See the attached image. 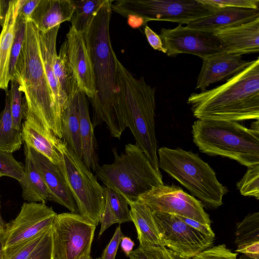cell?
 Returning <instances> with one entry per match:
<instances>
[{
  "label": "cell",
  "mask_w": 259,
  "mask_h": 259,
  "mask_svg": "<svg viewBox=\"0 0 259 259\" xmlns=\"http://www.w3.org/2000/svg\"><path fill=\"white\" fill-rule=\"evenodd\" d=\"M3 176L0 174V178H1ZM1 209V205H0ZM6 228V224L5 223L3 219H2L1 210H0V231L2 232H4Z\"/></svg>",
  "instance_id": "cell-48"
},
{
  "label": "cell",
  "mask_w": 259,
  "mask_h": 259,
  "mask_svg": "<svg viewBox=\"0 0 259 259\" xmlns=\"http://www.w3.org/2000/svg\"><path fill=\"white\" fill-rule=\"evenodd\" d=\"M115 62L118 115L125 121L134 137L135 145L152 165L159 169L155 123V88L148 84L144 77L134 76L116 55Z\"/></svg>",
  "instance_id": "cell-4"
},
{
  "label": "cell",
  "mask_w": 259,
  "mask_h": 259,
  "mask_svg": "<svg viewBox=\"0 0 259 259\" xmlns=\"http://www.w3.org/2000/svg\"><path fill=\"white\" fill-rule=\"evenodd\" d=\"M23 118L21 132L22 141L57 165L60 161L59 145L62 139L31 114L23 112Z\"/></svg>",
  "instance_id": "cell-19"
},
{
  "label": "cell",
  "mask_w": 259,
  "mask_h": 259,
  "mask_svg": "<svg viewBox=\"0 0 259 259\" xmlns=\"http://www.w3.org/2000/svg\"><path fill=\"white\" fill-rule=\"evenodd\" d=\"M21 0L11 1L0 34V88L8 90L10 81V61L15 37V25Z\"/></svg>",
  "instance_id": "cell-24"
},
{
  "label": "cell",
  "mask_w": 259,
  "mask_h": 259,
  "mask_svg": "<svg viewBox=\"0 0 259 259\" xmlns=\"http://www.w3.org/2000/svg\"><path fill=\"white\" fill-rule=\"evenodd\" d=\"M96 228L78 213L57 214L52 225L53 259H77L91 251Z\"/></svg>",
  "instance_id": "cell-10"
},
{
  "label": "cell",
  "mask_w": 259,
  "mask_h": 259,
  "mask_svg": "<svg viewBox=\"0 0 259 259\" xmlns=\"http://www.w3.org/2000/svg\"><path fill=\"white\" fill-rule=\"evenodd\" d=\"M96 259H101V257H98V258H97Z\"/></svg>",
  "instance_id": "cell-51"
},
{
  "label": "cell",
  "mask_w": 259,
  "mask_h": 259,
  "mask_svg": "<svg viewBox=\"0 0 259 259\" xmlns=\"http://www.w3.org/2000/svg\"><path fill=\"white\" fill-rule=\"evenodd\" d=\"M112 152L113 162L99 165L96 171V176L106 187L136 200L153 188L163 185L159 169L152 165L135 144H126L120 155L116 147Z\"/></svg>",
  "instance_id": "cell-7"
},
{
  "label": "cell",
  "mask_w": 259,
  "mask_h": 259,
  "mask_svg": "<svg viewBox=\"0 0 259 259\" xmlns=\"http://www.w3.org/2000/svg\"><path fill=\"white\" fill-rule=\"evenodd\" d=\"M53 70L58 85L60 105L63 111L70 97L79 90L69 62L66 40L61 45L59 54L55 56Z\"/></svg>",
  "instance_id": "cell-27"
},
{
  "label": "cell",
  "mask_w": 259,
  "mask_h": 259,
  "mask_svg": "<svg viewBox=\"0 0 259 259\" xmlns=\"http://www.w3.org/2000/svg\"><path fill=\"white\" fill-rule=\"evenodd\" d=\"M241 195L259 199V164L247 168L243 178L236 184Z\"/></svg>",
  "instance_id": "cell-34"
},
{
  "label": "cell",
  "mask_w": 259,
  "mask_h": 259,
  "mask_svg": "<svg viewBox=\"0 0 259 259\" xmlns=\"http://www.w3.org/2000/svg\"><path fill=\"white\" fill-rule=\"evenodd\" d=\"M237 255L222 244L211 246L190 259H237Z\"/></svg>",
  "instance_id": "cell-38"
},
{
  "label": "cell",
  "mask_w": 259,
  "mask_h": 259,
  "mask_svg": "<svg viewBox=\"0 0 259 259\" xmlns=\"http://www.w3.org/2000/svg\"><path fill=\"white\" fill-rule=\"evenodd\" d=\"M60 161L57 165L77 206L79 213L96 226L105 206V188L67 144L59 145Z\"/></svg>",
  "instance_id": "cell-9"
},
{
  "label": "cell",
  "mask_w": 259,
  "mask_h": 259,
  "mask_svg": "<svg viewBox=\"0 0 259 259\" xmlns=\"http://www.w3.org/2000/svg\"><path fill=\"white\" fill-rule=\"evenodd\" d=\"M187 103L198 119L240 121L259 119V58L224 84L192 93Z\"/></svg>",
  "instance_id": "cell-2"
},
{
  "label": "cell",
  "mask_w": 259,
  "mask_h": 259,
  "mask_svg": "<svg viewBox=\"0 0 259 259\" xmlns=\"http://www.w3.org/2000/svg\"><path fill=\"white\" fill-rule=\"evenodd\" d=\"M27 19L18 14L15 37L11 50L10 61V76L12 75L24 41Z\"/></svg>",
  "instance_id": "cell-37"
},
{
  "label": "cell",
  "mask_w": 259,
  "mask_h": 259,
  "mask_svg": "<svg viewBox=\"0 0 259 259\" xmlns=\"http://www.w3.org/2000/svg\"><path fill=\"white\" fill-rule=\"evenodd\" d=\"M105 206L100 220V236L111 225L132 222L130 209L124 196L105 186Z\"/></svg>",
  "instance_id": "cell-28"
},
{
  "label": "cell",
  "mask_w": 259,
  "mask_h": 259,
  "mask_svg": "<svg viewBox=\"0 0 259 259\" xmlns=\"http://www.w3.org/2000/svg\"><path fill=\"white\" fill-rule=\"evenodd\" d=\"M138 200L147 205L153 212H164L194 220L211 226L208 214L202 202L175 185L153 188L140 195Z\"/></svg>",
  "instance_id": "cell-12"
},
{
  "label": "cell",
  "mask_w": 259,
  "mask_h": 259,
  "mask_svg": "<svg viewBox=\"0 0 259 259\" xmlns=\"http://www.w3.org/2000/svg\"><path fill=\"white\" fill-rule=\"evenodd\" d=\"M3 232L0 231V259H5V251L3 241Z\"/></svg>",
  "instance_id": "cell-47"
},
{
  "label": "cell",
  "mask_w": 259,
  "mask_h": 259,
  "mask_svg": "<svg viewBox=\"0 0 259 259\" xmlns=\"http://www.w3.org/2000/svg\"><path fill=\"white\" fill-rule=\"evenodd\" d=\"M123 236L120 226H117L112 238L104 249L101 259H115L121 239Z\"/></svg>",
  "instance_id": "cell-41"
},
{
  "label": "cell",
  "mask_w": 259,
  "mask_h": 259,
  "mask_svg": "<svg viewBox=\"0 0 259 259\" xmlns=\"http://www.w3.org/2000/svg\"><path fill=\"white\" fill-rule=\"evenodd\" d=\"M202 65L197 77L195 90L204 91L210 84L233 76L247 67L251 62L243 60L242 56L225 52L202 59Z\"/></svg>",
  "instance_id": "cell-18"
},
{
  "label": "cell",
  "mask_w": 259,
  "mask_h": 259,
  "mask_svg": "<svg viewBox=\"0 0 259 259\" xmlns=\"http://www.w3.org/2000/svg\"><path fill=\"white\" fill-rule=\"evenodd\" d=\"M135 246L134 242L128 237L123 236L120 242V247L126 256L133 251Z\"/></svg>",
  "instance_id": "cell-45"
},
{
  "label": "cell",
  "mask_w": 259,
  "mask_h": 259,
  "mask_svg": "<svg viewBox=\"0 0 259 259\" xmlns=\"http://www.w3.org/2000/svg\"><path fill=\"white\" fill-rule=\"evenodd\" d=\"M159 36L166 54L169 57L189 54L202 59L223 52L218 39L212 33L181 24L172 29L161 28Z\"/></svg>",
  "instance_id": "cell-13"
},
{
  "label": "cell",
  "mask_w": 259,
  "mask_h": 259,
  "mask_svg": "<svg viewBox=\"0 0 259 259\" xmlns=\"http://www.w3.org/2000/svg\"><path fill=\"white\" fill-rule=\"evenodd\" d=\"M125 198L137 230L139 246H163L158 227L150 208L138 200Z\"/></svg>",
  "instance_id": "cell-21"
},
{
  "label": "cell",
  "mask_w": 259,
  "mask_h": 259,
  "mask_svg": "<svg viewBox=\"0 0 259 259\" xmlns=\"http://www.w3.org/2000/svg\"><path fill=\"white\" fill-rule=\"evenodd\" d=\"M128 257L130 259H185L164 246H139Z\"/></svg>",
  "instance_id": "cell-33"
},
{
  "label": "cell",
  "mask_w": 259,
  "mask_h": 259,
  "mask_svg": "<svg viewBox=\"0 0 259 259\" xmlns=\"http://www.w3.org/2000/svg\"><path fill=\"white\" fill-rule=\"evenodd\" d=\"M24 154L33 163L49 191V201L55 202L78 213V209L71 191L58 166L45 156L24 144Z\"/></svg>",
  "instance_id": "cell-16"
},
{
  "label": "cell",
  "mask_w": 259,
  "mask_h": 259,
  "mask_svg": "<svg viewBox=\"0 0 259 259\" xmlns=\"http://www.w3.org/2000/svg\"><path fill=\"white\" fill-rule=\"evenodd\" d=\"M177 216L186 224L190 226L195 229L206 235L215 238L214 233L210 226L203 225L191 219L179 215Z\"/></svg>",
  "instance_id": "cell-44"
},
{
  "label": "cell",
  "mask_w": 259,
  "mask_h": 259,
  "mask_svg": "<svg viewBox=\"0 0 259 259\" xmlns=\"http://www.w3.org/2000/svg\"><path fill=\"white\" fill-rule=\"evenodd\" d=\"M203 3L219 7L258 9L259 0H201Z\"/></svg>",
  "instance_id": "cell-40"
},
{
  "label": "cell",
  "mask_w": 259,
  "mask_h": 259,
  "mask_svg": "<svg viewBox=\"0 0 259 259\" xmlns=\"http://www.w3.org/2000/svg\"><path fill=\"white\" fill-rule=\"evenodd\" d=\"M91 252L88 251L80 255L77 259H94L91 256Z\"/></svg>",
  "instance_id": "cell-49"
},
{
  "label": "cell",
  "mask_w": 259,
  "mask_h": 259,
  "mask_svg": "<svg viewBox=\"0 0 259 259\" xmlns=\"http://www.w3.org/2000/svg\"><path fill=\"white\" fill-rule=\"evenodd\" d=\"M10 79L15 80L19 90L24 94L23 112L33 115L62 139V113L46 74L38 29L31 19L27 20L22 49Z\"/></svg>",
  "instance_id": "cell-3"
},
{
  "label": "cell",
  "mask_w": 259,
  "mask_h": 259,
  "mask_svg": "<svg viewBox=\"0 0 259 259\" xmlns=\"http://www.w3.org/2000/svg\"><path fill=\"white\" fill-rule=\"evenodd\" d=\"M73 11L71 0H40L30 19L39 30L46 32L69 21Z\"/></svg>",
  "instance_id": "cell-22"
},
{
  "label": "cell",
  "mask_w": 259,
  "mask_h": 259,
  "mask_svg": "<svg viewBox=\"0 0 259 259\" xmlns=\"http://www.w3.org/2000/svg\"><path fill=\"white\" fill-rule=\"evenodd\" d=\"M106 0L83 33L94 74L96 97L92 102L94 127L105 122L112 137L120 139L126 126L116 106L115 53L110 40L111 3Z\"/></svg>",
  "instance_id": "cell-1"
},
{
  "label": "cell",
  "mask_w": 259,
  "mask_h": 259,
  "mask_svg": "<svg viewBox=\"0 0 259 259\" xmlns=\"http://www.w3.org/2000/svg\"><path fill=\"white\" fill-rule=\"evenodd\" d=\"M67 55L79 91L92 102L96 98L94 74L83 33L71 26L66 34Z\"/></svg>",
  "instance_id": "cell-15"
},
{
  "label": "cell",
  "mask_w": 259,
  "mask_h": 259,
  "mask_svg": "<svg viewBox=\"0 0 259 259\" xmlns=\"http://www.w3.org/2000/svg\"><path fill=\"white\" fill-rule=\"evenodd\" d=\"M57 213L46 203L25 202L3 232L4 248L32 238L51 227Z\"/></svg>",
  "instance_id": "cell-14"
},
{
  "label": "cell",
  "mask_w": 259,
  "mask_h": 259,
  "mask_svg": "<svg viewBox=\"0 0 259 259\" xmlns=\"http://www.w3.org/2000/svg\"><path fill=\"white\" fill-rule=\"evenodd\" d=\"M223 52L242 56L259 51V17L240 25L227 27L212 33Z\"/></svg>",
  "instance_id": "cell-17"
},
{
  "label": "cell",
  "mask_w": 259,
  "mask_h": 259,
  "mask_svg": "<svg viewBox=\"0 0 259 259\" xmlns=\"http://www.w3.org/2000/svg\"><path fill=\"white\" fill-rule=\"evenodd\" d=\"M79 90L70 97L61 115L62 140L82 160L80 121L78 108Z\"/></svg>",
  "instance_id": "cell-26"
},
{
  "label": "cell",
  "mask_w": 259,
  "mask_h": 259,
  "mask_svg": "<svg viewBox=\"0 0 259 259\" xmlns=\"http://www.w3.org/2000/svg\"><path fill=\"white\" fill-rule=\"evenodd\" d=\"M144 32L149 45L153 49L166 54V50L163 46L159 35L157 34L147 25L145 26Z\"/></svg>",
  "instance_id": "cell-42"
},
{
  "label": "cell",
  "mask_w": 259,
  "mask_h": 259,
  "mask_svg": "<svg viewBox=\"0 0 259 259\" xmlns=\"http://www.w3.org/2000/svg\"><path fill=\"white\" fill-rule=\"evenodd\" d=\"M26 259H53L52 226L41 242Z\"/></svg>",
  "instance_id": "cell-39"
},
{
  "label": "cell",
  "mask_w": 259,
  "mask_h": 259,
  "mask_svg": "<svg viewBox=\"0 0 259 259\" xmlns=\"http://www.w3.org/2000/svg\"><path fill=\"white\" fill-rule=\"evenodd\" d=\"M238 259H255L249 256H246L245 254L241 255Z\"/></svg>",
  "instance_id": "cell-50"
},
{
  "label": "cell",
  "mask_w": 259,
  "mask_h": 259,
  "mask_svg": "<svg viewBox=\"0 0 259 259\" xmlns=\"http://www.w3.org/2000/svg\"><path fill=\"white\" fill-rule=\"evenodd\" d=\"M5 92V106L0 113V151L13 153L21 148L23 141L21 131L14 126L13 122L9 90Z\"/></svg>",
  "instance_id": "cell-30"
},
{
  "label": "cell",
  "mask_w": 259,
  "mask_h": 259,
  "mask_svg": "<svg viewBox=\"0 0 259 259\" xmlns=\"http://www.w3.org/2000/svg\"><path fill=\"white\" fill-rule=\"evenodd\" d=\"M11 1H0V25L3 27Z\"/></svg>",
  "instance_id": "cell-46"
},
{
  "label": "cell",
  "mask_w": 259,
  "mask_h": 259,
  "mask_svg": "<svg viewBox=\"0 0 259 259\" xmlns=\"http://www.w3.org/2000/svg\"><path fill=\"white\" fill-rule=\"evenodd\" d=\"M152 212L160 232L162 245L181 257L190 259L212 246L214 237L189 226L176 215Z\"/></svg>",
  "instance_id": "cell-11"
},
{
  "label": "cell",
  "mask_w": 259,
  "mask_h": 259,
  "mask_svg": "<svg viewBox=\"0 0 259 259\" xmlns=\"http://www.w3.org/2000/svg\"><path fill=\"white\" fill-rule=\"evenodd\" d=\"M106 0L72 1L74 11L70 20L71 26L83 33Z\"/></svg>",
  "instance_id": "cell-31"
},
{
  "label": "cell",
  "mask_w": 259,
  "mask_h": 259,
  "mask_svg": "<svg viewBox=\"0 0 259 259\" xmlns=\"http://www.w3.org/2000/svg\"><path fill=\"white\" fill-rule=\"evenodd\" d=\"M78 108L82 152V161L90 170L96 172L99 164L94 134L95 127L90 118L87 96L79 90L78 93Z\"/></svg>",
  "instance_id": "cell-23"
},
{
  "label": "cell",
  "mask_w": 259,
  "mask_h": 259,
  "mask_svg": "<svg viewBox=\"0 0 259 259\" xmlns=\"http://www.w3.org/2000/svg\"><path fill=\"white\" fill-rule=\"evenodd\" d=\"M10 110L14 126L21 131L22 120L23 118L22 92L19 90V84L14 79H10Z\"/></svg>",
  "instance_id": "cell-35"
},
{
  "label": "cell",
  "mask_w": 259,
  "mask_h": 259,
  "mask_svg": "<svg viewBox=\"0 0 259 259\" xmlns=\"http://www.w3.org/2000/svg\"><path fill=\"white\" fill-rule=\"evenodd\" d=\"M220 8L201 0H117L112 10L125 17L128 25L138 28L151 21H165L188 24L208 17Z\"/></svg>",
  "instance_id": "cell-8"
},
{
  "label": "cell",
  "mask_w": 259,
  "mask_h": 259,
  "mask_svg": "<svg viewBox=\"0 0 259 259\" xmlns=\"http://www.w3.org/2000/svg\"><path fill=\"white\" fill-rule=\"evenodd\" d=\"M22 188L23 199L28 202L46 203L49 201L48 188L32 161L25 158L24 176L19 182Z\"/></svg>",
  "instance_id": "cell-29"
},
{
  "label": "cell",
  "mask_w": 259,
  "mask_h": 259,
  "mask_svg": "<svg viewBox=\"0 0 259 259\" xmlns=\"http://www.w3.org/2000/svg\"><path fill=\"white\" fill-rule=\"evenodd\" d=\"M236 251L259 259V212L247 215L237 223L235 232Z\"/></svg>",
  "instance_id": "cell-25"
},
{
  "label": "cell",
  "mask_w": 259,
  "mask_h": 259,
  "mask_svg": "<svg viewBox=\"0 0 259 259\" xmlns=\"http://www.w3.org/2000/svg\"><path fill=\"white\" fill-rule=\"evenodd\" d=\"M158 166L176 180L202 202L214 209L221 206L227 188L218 180L216 174L198 154L180 148L158 149Z\"/></svg>",
  "instance_id": "cell-6"
},
{
  "label": "cell",
  "mask_w": 259,
  "mask_h": 259,
  "mask_svg": "<svg viewBox=\"0 0 259 259\" xmlns=\"http://www.w3.org/2000/svg\"><path fill=\"white\" fill-rule=\"evenodd\" d=\"M192 134L202 153L235 160L247 168L259 164V128L236 121L198 119Z\"/></svg>",
  "instance_id": "cell-5"
},
{
  "label": "cell",
  "mask_w": 259,
  "mask_h": 259,
  "mask_svg": "<svg viewBox=\"0 0 259 259\" xmlns=\"http://www.w3.org/2000/svg\"><path fill=\"white\" fill-rule=\"evenodd\" d=\"M259 17V9L220 8L212 15L190 22L189 28L213 33L215 31L240 25Z\"/></svg>",
  "instance_id": "cell-20"
},
{
  "label": "cell",
  "mask_w": 259,
  "mask_h": 259,
  "mask_svg": "<svg viewBox=\"0 0 259 259\" xmlns=\"http://www.w3.org/2000/svg\"><path fill=\"white\" fill-rule=\"evenodd\" d=\"M40 0H21L18 14L26 19H30Z\"/></svg>",
  "instance_id": "cell-43"
},
{
  "label": "cell",
  "mask_w": 259,
  "mask_h": 259,
  "mask_svg": "<svg viewBox=\"0 0 259 259\" xmlns=\"http://www.w3.org/2000/svg\"><path fill=\"white\" fill-rule=\"evenodd\" d=\"M49 229L32 238L5 248V259H26L41 242Z\"/></svg>",
  "instance_id": "cell-32"
},
{
  "label": "cell",
  "mask_w": 259,
  "mask_h": 259,
  "mask_svg": "<svg viewBox=\"0 0 259 259\" xmlns=\"http://www.w3.org/2000/svg\"><path fill=\"white\" fill-rule=\"evenodd\" d=\"M0 174L20 182L24 176V164L15 159L12 153L0 151Z\"/></svg>",
  "instance_id": "cell-36"
}]
</instances>
